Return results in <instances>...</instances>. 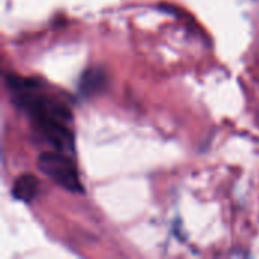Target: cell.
I'll return each mask as SVG.
<instances>
[{
	"mask_svg": "<svg viewBox=\"0 0 259 259\" xmlns=\"http://www.w3.org/2000/svg\"><path fill=\"white\" fill-rule=\"evenodd\" d=\"M103 82H105V76L102 74V71L97 70V68H91L87 73H83V76H82L80 91L85 93V94L94 93L102 87Z\"/></svg>",
	"mask_w": 259,
	"mask_h": 259,
	"instance_id": "obj_3",
	"label": "cell"
},
{
	"mask_svg": "<svg viewBox=\"0 0 259 259\" xmlns=\"http://www.w3.org/2000/svg\"><path fill=\"white\" fill-rule=\"evenodd\" d=\"M39 190V181L33 175H21L15 179L12 194L17 200L32 202Z\"/></svg>",
	"mask_w": 259,
	"mask_h": 259,
	"instance_id": "obj_2",
	"label": "cell"
},
{
	"mask_svg": "<svg viewBox=\"0 0 259 259\" xmlns=\"http://www.w3.org/2000/svg\"><path fill=\"white\" fill-rule=\"evenodd\" d=\"M38 168L55 181L59 187L68 191H82V184L79 179L77 168L68 153L64 152H44L38 156Z\"/></svg>",
	"mask_w": 259,
	"mask_h": 259,
	"instance_id": "obj_1",
	"label": "cell"
}]
</instances>
